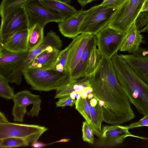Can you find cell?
Segmentation results:
<instances>
[{"label":"cell","instance_id":"obj_1","mask_svg":"<svg viewBox=\"0 0 148 148\" xmlns=\"http://www.w3.org/2000/svg\"><path fill=\"white\" fill-rule=\"evenodd\" d=\"M94 98L103 102V121L113 125L126 123L135 117L130 102L117 78L111 60H102L94 73L88 78Z\"/></svg>","mask_w":148,"mask_h":148},{"label":"cell","instance_id":"obj_33","mask_svg":"<svg viewBox=\"0 0 148 148\" xmlns=\"http://www.w3.org/2000/svg\"><path fill=\"white\" fill-rule=\"evenodd\" d=\"M76 100L72 99L69 96L59 98L56 102V107H64L66 106H72L75 103Z\"/></svg>","mask_w":148,"mask_h":148},{"label":"cell","instance_id":"obj_45","mask_svg":"<svg viewBox=\"0 0 148 148\" xmlns=\"http://www.w3.org/2000/svg\"><path fill=\"white\" fill-rule=\"evenodd\" d=\"M70 140V139L68 138L63 139L58 141H57L56 142H68Z\"/></svg>","mask_w":148,"mask_h":148},{"label":"cell","instance_id":"obj_40","mask_svg":"<svg viewBox=\"0 0 148 148\" xmlns=\"http://www.w3.org/2000/svg\"><path fill=\"white\" fill-rule=\"evenodd\" d=\"M97 100L95 98H92L90 101V106L92 107H95L98 103Z\"/></svg>","mask_w":148,"mask_h":148},{"label":"cell","instance_id":"obj_42","mask_svg":"<svg viewBox=\"0 0 148 148\" xmlns=\"http://www.w3.org/2000/svg\"><path fill=\"white\" fill-rule=\"evenodd\" d=\"M140 33L147 32H148V22L144 28L140 31Z\"/></svg>","mask_w":148,"mask_h":148},{"label":"cell","instance_id":"obj_26","mask_svg":"<svg viewBox=\"0 0 148 148\" xmlns=\"http://www.w3.org/2000/svg\"><path fill=\"white\" fill-rule=\"evenodd\" d=\"M102 56L95 45L91 52L84 77L88 78L95 72L101 60Z\"/></svg>","mask_w":148,"mask_h":148},{"label":"cell","instance_id":"obj_37","mask_svg":"<svg viewBox=\"0 0 148 148\" xmlns=\"http://www.w3.org/2000/svg\"><path fill=\"white\" fill-rule=\"evenodd\" d=\"M95 0H77L78 2L82 7H84L87 4Z\"/></svg>","mask_w":148,"mask_h":148},{"label":"cell","instance_id":"obj_44","mask_svg":"<svg viewBox=\"0 0 148 148\" xmlns=\"http://www.w3.org/2000/svg\"><path fill=\"white\" fill-rule=\"evenodd\" d=\"M76 93L75 91H73L70 95V97L73 99H75V96Z\"/></svg>","mask_w":148,"mask_h":148},{"label":"cell","instance_id":"obj_35","mask_svg":"<svg viewBox=\"0 0 148 148\" xmlns=\"http://www.w3.org/2000/svg\"><path fill=\"white\" fill-rule=\"evenodd\" d=\"M128 126L129 129L142 126H148V116L144 115L138 121L132 123Z\"/></svg>","mask_w":148,"mask_h":148},{"label":"cell","instance_id":"obj_17","mask_svg":"<svg viewBox=\"0 0 148 148\" xmlns=\"http://www.w3.org/2000/svg\"><path fill=\"white\" fill-rule=\"evenodd\" d=\"M92 86L89 79L82 77L75 79L68 77L56 90L54 98H58L70 95L73 91L76 92L86 89L88 86Z\"/></svg>","mask_w":148,"mask_h":148},{"label":"cell","instance_id":"obj_41","mask_svg":"<svg viewBox=\"0 0 148 148\" xmlns=\"http://www.w3.org/2000/svg\"><path fill=\"white\" fill-rule=\"evenodd\" d=\"M81 97L83 98H87L88 96V93L86 89H84L82 90L81 92Z\"/></svg>","mask_w":148,"mask_h":148},{"label":"cell","instance_id":"obj_34","mask_svg":"<svg viewBox=\"0 0 148 148\" xmlns=\"http://www.w3.org/2000/svg\"><path fill=\"white\" fill-rule=\"evenodd\" d=\"M126 0H103L101 3L108 7L117 9Z\"/></svg>","mask_w":148,"mask_h":148},{"label":"cell","instance_id":"obj_38","mask_svg":"<svg viewBox=\"0 0 148 148\" xmlns=\"http://www.w3.org/2000/svg\"><path fill=\"white\" fill-rule=\"evenodd\" d=\"M8 122H9L5 117L4 114L1 112H0V123H5Z\"/></svg>","mask_w":148,"mask_h":148},{"label":"cell","instance_id":"obj_15","mask_svg":"<svg viewBox=\"0 0 148 148\" xmlns=\"http://www.w3.org/2000/svg\"><path fill=\"white\" fill-rule=\"evenodd\" d=\"M86 11L82 9L58 23L59 29L64 36L73 38L80 34L79 31Z\"/></svg>","mask_w":148,"mask_h":148},{"label":"cell","instance_id":"obj_30","mask_svg":"<svg viewBox=\"0 0 148 148\" xmlns=\"http://www.w3.org/2000/svg\"><path fill=\"white\" fill-rule=\"evenodd\" d=\"M9 82L6 78L0 75V96L6 99H12L14 95L13 88L10 86Z\"/></svg>","mask_w":148,"mask_h":148},{"label":"cell","instance_id":"obj_12","mask_svg":"<svg viewBox=\"0 0 148 148\" xmlns=\"http://www.w3.org/2000/svg\"><path fill=\"white\" fill-rule=\"evenodd\" d=\"M128 126L120 125L103 126L100 137L102 144L116 146L122 143L125 138L131 137L143 140H147L146 138L138 136L131 134L129 131Z\"/></svg>","mask_w":148,"mask_h":148},{"label":"cell","instance_id":"obj_29","mask_svg":"<svg viewBox=\"0 0 148 148\" xmlns=\"http://www.w3.org/2000/svg\"><path fill=\"white\" fill-rule=\"evenodd\" d=\"M25 140L16 137H9L0 139L1 148H9L25 147L29 145Z\"/></svg>","mask_w":148,"mask_h":148},{"label":"cell","instance_id":"obj_11","mask_svg":"<svg viewBox=\"0 0 148 148\" xmlns=\"http://www.w3.org/2000/svg\"><path fill=\"white\" fill-rule=\"evenodd\" d=\"M24 5L29 17L30 28L35 24L44 27L49 23H59L64 19L58 12L48 8L40 0H29Z\"/></svg>","mask_w":148,"mask_h":148},{"label":"cell","instance_id":"obj_3","mask_svg":"<svg viewBox=\"0 0 148 148\" xmlns=\"http://www.w3.org/2000/svg\"><path fill=\"white\" fill-rule=\"evenodd\" d=\"M68 73L53 69L28 68L23 72L27 83L34 90L49 91L56 90L68 77Z\"/></svg>","mask_w":148,"mask_h":148},{"label":"cell","instance_id":"obj_32","mask_svg":"<svg viewBox=\"0 0 148 148\" xmlns=\"http://www.w3.org/2000/svg\"><path fill=\"white\" fill-rule=\"evenodd\" d=\"M148 22V11L141 12L137 17L135 23L138 30H140Z\"/></svg>","mask_w":148,"mask_h":148},{"label":"cell","instance_id":"obj_4","mask_svg":"<svg viewBox=\"0 0 148 148\" xmlns=\"http://www.w3.org/2000/svg\"><path fill=\"white\" fill-rule=\"evenodd\" d=\"M145 0H126L116 10L108 25L120 32L126 33L141 12Z\"/></svg>","mask_w":148,"mask_h":148},{"label":"cell","instance_id":"obj_25","mask_svg":"<svg viewBox=\"0 0 148 148\" xmlns=\"http://www.w3.org/2000/svg\"><path fill=\"white\" fill-rule=\"evenodd\" d=\"M90 110L91 118L90 125L94 134L100 137L101 135V125L103 121L101 108L97 103L95 107H92L90 105Z\"/></svg>","mask_w":148,"mask_h":148},{"label":"cell","instance_id":"obj_8","mask_svg":"<svg viewBox=\"0 0 148 148\" xmlns=\"http://www.w3.org/2000/svg\"><path fill=\"white\" fill-rule=\"evenodd\" d=\"M62 46V42L59 36L52 31L48 32L42 42L39 45L29 51L28 55L22 65L6 77L11 83L18 85L22 81L23 72L29 64L41 52L49 47H52L60 49Z\"/></svg>","mask_w":148,"mask_h":148},{"label":"cell","instance_id":"obj_18","mask_svg":"<svg viewBox=\"0 0 148 148\" xmlns=\"http://www.w3.org/2000/svg\"><path fill=\"white\" fill-rule=\"evenodd\" d=\"M140 33L134 23L126 33L119 51L132 54L137 53L140 44L145 42L144 37Z\"/></svg>","mask_w":148,"mask_h":148},{"label":"cell","instance_id":"obj_2","mask_svg":"<svg viewBox=\"0 0 148 148\" xmlns=\"http://www.w3.org/2000/svg\"><path fill=\"white\" fill-rule=\"evenodd\" d=\"M111 60L118 80L130 102L140 114L148 116V85L118 53Z\"/></svg>","mask_w":148,"mask_h":148},{"label":"cell","instance_id":"obj_24","mask_svg":"<svg viewBox=\"0 0 148 148\" xmlns=\"http://www.w3.org/2000/svg\"><path fill=\"white\" fill-rule=\"evenodd\" d=\"M44 28L38 24H35L29 29L27 42L29 51L38 46L43 41Z\"/></svg>","mask_w":148,"mask_h":148},{"label":"cell","instance_id":"obj_47","mask_svg":"<svg viewBox=\"0 0 148 148\" xmlns=\"http://www.w3.org/2000/svg\"><path fill=\"white\" fill-rule=\"evenodd\" d=\"M60 1L63 2L64 3L69 4L71 2V0H60Z\"/></svg>","mask_w":148,"mask_h":148},{"label":"cell","instance_id":"obj_9","mask_svg":"<svg viewBox=\"0 0 148 148\" xmlns=\"http://www.w3.org/2000/svg\"><path fill=\"white\" fill-rule=\"evenodd\" d=\"M126 33L106 26L95 34L97 46L103 56L111 58L119 50Z\"/></svg>","mask_w":148,"mask_h":148},{"label":"cell","instance_id":"obj_20","mask_svg":"<svg viewBox=\"0 0 148 148\" xmlns=\"http://www.w3.org/2000/svg\"><path fill=\"white\" fill-rule=\"evenodd\" d=\"M29 29L16 33L11 36L0 48L13 52L29 51L27 42Z\"/></svg>","mask_w":148,"mask_h":148},{"label":"cell","instance_id":"obj_14","mask_svg":"<svg viewBox=\"0 0 148 148\" xmlns=\"http://www.w3.org/2000/svg\"><path fill=\"white\" fill-rule=\"evenodd\" d=\"M120 55L139 77L148 85V55L143 53L140 48L136 53Z\"/></svg>","mask_w":148,"mask_h":148},{"label":"cell","instance_id":"obj_28","mask_svg":"<svg viewBox=\"0 0 148 148\" xmlns=\"http://www.w3.org/2000/svg\"><path fill=\"white\" fill-rule=\"evenodd\" d=\"M29 0H2L0 5L1 18L15 8L24 4Z\"/></svg>","mask_w":148,"mask_h":148},{"label":"cell","instance_id":"obj_48","mask_svg":"<svg viewBox=\"0 0 148 148\" xmlns=\"http://www.w3.org/2000/svg\"></svg>","mask_w":148,"mask_h":148},{"label":"cell","instance_id":"obj_16","mask_svg":"<svg viewBox=\"0 0 148 148\" xmlns=\"http://www.w3.org/2000/svg\"><path fill=\"white\" fill-rule=\"evenodd\" d=\"M60 49L49 47L39 54L26 68L53 69L56 62Z\"/></svg>","mask_w":148,"mask_h":148},{"label":"cell","instance_id":"obj_5","mask_svg":"<svg viewBox=\"0 0 148 148\" xmlns=\"http://www.w3.org/2000/svg\"><path fill=\"white\" fill-rule=\"evenodd\" d=\"M116 10L101 4L91 7L86 11L80 34H96L108 25Z\"/></svg>","mask_w":148,"mask_h":148},{"label":"cell","instance_id":"obj_19","mask_svg":"<svg viewBox=\"0 0 148 148\" xmlns=\"http://www.w3.org/2000/svg\"><path fill=\"white\" fill-rule=\"evenodd\" d=\"M97 45L95 35H93L87 42L84 52L72 71L68 74V77L75 79L84 77L92 51Z\"/></svg>","mask_w":148,"mask_h":148},{"label":"cell","instance_id":"obj_7","mask_svg":"<svg viewBox=\"0 0 148 148\" xmlns=\"http://www.w3.org/2000/svg\"><path fill=\"white\" fill-rule=\"evenodd\" d=\"M48 130L44 126L37 125L8 122L0 123V139L16 137L24 139L29 143L38 141Z\"/></svg>","mask_w":148,"mask_h":148},{"label":"cell","instance_id":"obj_43","mask_svg":"<svg viewBox=\"0 0 148 148\" xmlns=\"http://www.w3.org/2000/svg\"><path fill=\"white\" fill-rule=\"evenodd\" d=\"M86 90L88 94L92 93L93 91V89L92 86H88L86 88Z\"/></svg>","mask_w":148,"mask_h":148},{"label":"cell","instance_id":"obj_13","mask_svg":"<svg viewBox=\"0 0 148 148\" xmlns=\"http://www.w3.org/2000/svg\"><path fill=\"white\" fill-rule=\"evenodd\" d=\"M29 51L13 52L0 48V75L6 78L11 74L23 63Z\"/></svg>","mask_w":148,"mask_h":148},{"label":"cell","instance_id":"obj_27","mask_svg":"<svg viewBox=\"0 0 148 148\" xmlns=\"http://www.w3.org/2000/svg\"><path fill=\"white\" fill-rule=\"evenodd\" d=\"M75 104V109L90 125L91 118L90 112V104L89 100L81 97L77 99Z\"/></svg>","mask_w":148,"mask_h":148},{"label":"cell","instance_id":"obj_46","mask_svg":"<svg viewBox=\"0 0 148 148\" xmlns=\"http://www.w3.org/2000/svg\"><path fill=\"white\" fill-rule=\"evenodd\" d=\"M94 97V95L92 93L88 94L87 96V98L89 100L91 99Z\"/></svg>","mask_w":148,"mask_h":148},{"label":"cell","instance_id":"obj_36","mask_svg":"<svg viewBox=\"0 0 148 148\" xmlns=\"http://www.w3.org/2000/svg\"><path fill=\"white\" fill-rule=\"evenodd\" d=\"M31 146L34 148H42L47 146L45 143L38 141L34 142L31 144Z\"/></svg>","mask_w":148,"mask_h":148},{"label":"cell","instance_id":"obj_31","mask_svg":"<svg viewBox=\"0 0 148 148\" xmlns=\"http://www.w3.org/2000/svg\"><path fill=\"white\" fill-rule=\"evenodd\" d=\"M82 131L83 140L90 144H93V131L90 124L86 121L83 123Z\"/></svg>","mask_w":148,"mask_h":148},{"label":"cell","instance_id":"obj_10","mask_svg":"<svg viewBox=\"0 0 148 148\" xmlns=\"http://www.w3.org/2000/svg\"><path fill=\"white\" fill-rule=\"evenodd\" d=\"M12 99L14 105L12 115L14 121H23L24 115L27 112L26 107L31 104L33 105L32 108L27 115L32 117L38 116L41 101L39 95L33 94L28 90H25L14 94Z\"/></svg>","mask_w":148,"mask_h":148},{"label":"cell","instance_id":"obj_6","mask_svg":"<svg viewBox=\"0 0 148 148\" xmlns=\"http://www.w3.org/2000/svg\"><path fill=\"white\" fill-rule=\"evenodd\" d=\"M29 28V17L24 5L13 10L1 18L0 46L17 32Z\"/></svg>","mask_w":148,"mask_h":148},{"label":"cell","instance_id":"obj_21","mask_svg":"<svg viewBox=\"0 0 148 148\" xmlns=\"http://www.w3.org/2000/svg\"><path fill=\"white\" fill-rule=\"evenodd\" d=\"M93 34H81L77 41L72 49L67 61L68 74L73 69L82 55L86 44Z\"/></svg>","mask_w":148,"mask_h":148},{"label":"cell","instance_id":"obj_39","mask_svg":"<svg viewBox=\"0 0 148 148\" xmlns=\"http://www.w3.org/2000/svg\"><path fill=\"white\" fill-rule=\"evenodd\" d=\"M148 11V0H146L141 9V12Z\"/></svg>","mask_w":148,"mask_h":148},{"label":"cell","instance_id":"obj_22","mask_svg":"<svg viewBox=\"0 0 148 148\" xmlns=\"http://www.w3.org/2000/svg\"><path fill=\"white\" fill-rule=\"evenodd\" d=\"M49 8L57 12L64 19L77 12L73 6L60 0H40Z\"/></svg>","mask_w":148,"mask_h":148},{"label":"cell","instance_id":"obj_23","mask_svg":"<svg viewBox=\"0 0 148 148\" xmlns=\"http://www.w3.org/2000/svg\"><path fill=\"white\" fill-rule=\"evenodd\" d=\"M79 38V35L73 38L71 42L67 47L60 51L53 69L58 72L68 73L67 65L69 55L72 49L77 41Z\"/></svg>","mask_w":148,"mask_h":148}]
</instances>
